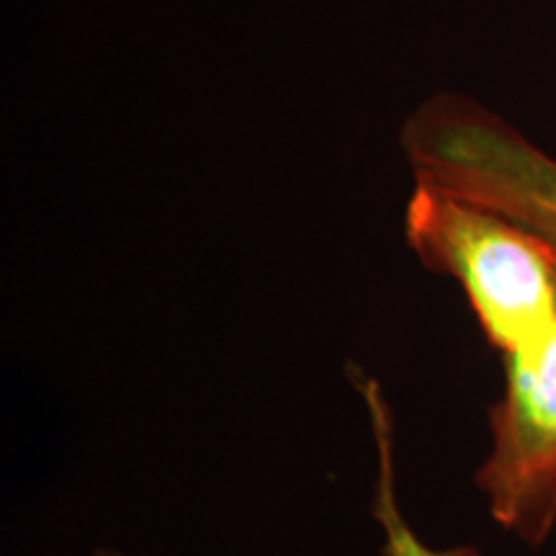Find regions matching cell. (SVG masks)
Segmentation results:
<instances>
[{
  "label": "cell",
  "instance_id": "obj_1",
  "mask_svg": "<svg viewBox=\"0 0 556 556\" xmlns=\"http://www.w3.org/2000/svg\"><path fill=\"white\" fill-rule=\"evenodd\" d=\"M405 238L422 266L458 283L500 356L536 343L556 323V250L518 222L417 180Z\"/></svg>",
  "mask_w": 556,
  "mask_h": 556
},
{
  "label": "cell",
  "instance_id": "obj_2",
  "mask_svg": "<svg viewBox=\"0 0 556 556\" xmlns=\"http://www.w3.org/2000/svg\"><path fill=\"white\" fill-rule=\"evenodd\" d=\"M402 150L420 184L492 208L556 250V157L495 111L433 96L407 116Z\"/></svg>",
  "mask_w": 556,
  "mask_h": 556
},
{
  "label": "cell",
  "instance_id": "obj_3",
  "mask_svg": "<svg viewBox=\"0 0 556 556\" xmlns=\"http://www.w3.org/2000/svg\"><path fill=\"white\" fill-rule=\"evenodd\" d=\"M490 448L475 484L490 518L539 548L556 528V323L503 356V392L486 409Z\"/></svg>",
  "mask_w": 556,
  "mask_h": 556
},
{
  "label": "cell",
  "instance_id": "obj_4",
  "mask_svg": "<svg viewBox=\"0 0 556 556\" xmlns=\"http://www.w3.org/2000/svg\"><path fill=\"white\" fill-rule=\"evenodd\" d=\"M93 556H155V554H144V552H122V548H101Z\"/></svg>",
  "mask_w": 556,
  "mask_h": 556
}]
</instances>
